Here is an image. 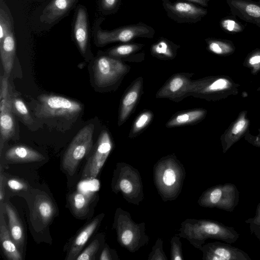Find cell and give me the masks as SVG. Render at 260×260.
I'll list each match as a JSON object with an SVG mask.
<instances>
[{"instance_id": "10", "label": "cell", "mask_w": 260, "mask_h": 260, "mask_svg": "<svg viewBox=\"0 0 260 260\" xmlns=\"http://www.w3.org/2000/svg\"><path fill=\"white\" fill-rule=\"evenodd\" d=\"M127 69L119 59L110 56H100L95 60L93 66L94 82L98 86H108L119 79Z\"/></svg>"}, {"instance_id": "45", "label": "cell", "mask_w": 260, "mask_h": 260, "mask_svg": "<svg viewBox=\"0 0 260 260\" xmlns=\"http://www.w3.org/2000/svg\"><path fill=\"white\" fill-rule=\"evenodd\" d=\"M188 2L192 3L195 4L201 5L203 7H207L208 2L210 0H185Z\"/></svg>"}, {"instance_id": "27", "label": "cell", "mask_w": 260, "mask_h": 260, "mask_svg": "<svg viewBox=\"0 0 260 260\" xmlns=\"http://www.w3.org/2000/svg\"><path fill=\"white\" fill-rule=\"evenodd\" d=\"M90 196L80 191H75L70 196L69 202L72 210L75 216L81 217L87 214Z\"/></svg>"}, {"instance_id": "17", "label": "cell", "mask_w": 260, "mask_h": 260, "mask_svg": "<svg viewBox=\"0 0 260 260\" xmlns=\"http://www.w3.org/2000/svg\"><path fill=\"white\" fill-rule=\"evenodd\" d=\"M16 48V40L12 22L9 25L4 38L0 40L1 62L4 70L7 75H9L13 68Z\"/></svg>"}, {"instance_id": "18", "label": "cell", "mask_w": 260, "mask_h": 260, "mask_svg": "<svg viewBox=\"0 0 260 260\" xmlns=\"http://www.w3.org/2000/svg\"><path fill=\"white\" fill-rule=\"evenodd\" d=\"M78 0H52L44 9L40 16L41 22L52 24L63 17Z\"/></svg>"}, {"instance_id": "42", "label": "cell", "mask_w": 260, "mask_h": 260, "mask_svg": "<svg viewBox=\"0 0 260 260\" xmlns=\"http://www.w3.org/2000/svg\"><path fill=\"white\" fill-rule=\"evenodd\" d=\"M7 184L11 189L14 191L26 190L28 187V184L23 180L14 178L9 179Z\"/></svg>"}, {"instance_id": "9", "label": "cell", "mask_w": 260, "mask_h": 260, "mask_svg": "<svg viewBox=\"0 0 260 260\" xmlns=\"http://www.w3.org/2000/svg\"><path fill=\"white\" fill-rule=\"evenodd\" d=\"M95 28V41L99 46L117 42L126 43L138 37L152 38L155 34L152 27L142 22L112 30H103L97 25Z\"/></svg>"}, {"instance_id": "15", "label": "cell", "mask_w": 260, "mask_h": 260, "mask_svg": "<svg viewBox=\"0 0 260 260\" xmlns=\"http://www.w3.org/2000/svg\"><path fill=\"white\" fill-rule=\"evenodd\" d=\"M247 112L242 111L221 137L223 152L225 153L248 132L249 120Z\"/></svg>"}, {"instance_id": "36", "label": "cell", "mask_w": 260, "mask_h": 260, "mask_svg": "<svg viewBox=\"0 0 260 260\" xmlns=\"http://www.w3.org/2000/svg\"><path fill=\"white\" fill-rule=\"evenodd\" d=\"M100 246L98 239H96L81 252L76 258V260H91L94 259L96 254Z\"/></svg>"}, {"instance_id": "25", "label": "cell", "mask_w": 260, "mask_h": 260, "mask_svg": "<svg viewBox=\"0 0 260 260\" xmlns=\"http://www.w3.org/2000/svg\"><path fill=\"white\" fill-rule=\"evenodd\" d=\"M141 82L137 81L124 96L119 114V122H123L131 112L139 98Z\"/></svg>"}, {"instance_id": "24", "label": "cell", "mask_w": 260, "mask_h": 260, "mask_svg": "<svg viewBox=\"0 0 260 260\" xmlns=\"http://www.w3.org/2000/svg\"><path fill=\"white\" fill-rule=\"evenodd\" d=\"M9 231L11 236L18 248L21 247L24 242V233L22 223L15 209L8 203L5 204Z\"/></svg>"}, {"instance_id": "30", "label": "cell", "mask_w": 260, "mask_h": 260, "mask_svg": "<svg viewBox=\"0 0 260 260\" xmlns=\"http://www.w3.org/2000/svg\"><path fill=\"white\" fill-rule=\"evenodd\" d=\"M206 41L208 49L219 55H229L235 50L233 43L229 40L208 38L206 39Z\"/></svg>"}, {"instance_id": "31", "label": "cell", "mask_w": 260, "mask_h": 260, "mask_svg": "<svg viewBox=\"0 0 260 260\" xmlns=\"http://www.w3.org/2000/svg\"><path fill=\"white\" fill-rule=\"evenodd\" d=\"M143 45L140 44H124L116 46L108 51L110 56L122 57L128 56L140 50Z\"/></svg>"}, {"instance_id": "14", "label": "cell", "mask_w": 260, "mask_h": 260, "mask_svg": "<svg viewBox=\"0 0 260 260\" xmlns=\"http://www.w3.org/2000/svg\"><path fill=\"white\" fill-rule=\"evenodd\" d=\"M56 211L51 199L45 193L37 194L34 202L30 213L33 222L40 223L46 227L52 220Z\"/></svg>"}, {"instance_id": "19", "label": "cell", "mask_w": 260, "mask_h": 260, "mask_svg": "<svg viewBox=\"0 0 260 260\" xmlns=\"http://www.w3.org/2000/svg\"><path fill=\"white\" fill-rule=\"evenodd\" d=\"M194 82L183 75L173 76L159 91L157 97L175 98L191 91Z\"/></svg>"}, {"instance_id": "3", "label": "cell", "mask_w": 260, "mask_h": 260, "mask_svg": "<svg viewBox=\"0 0 260 260\" xmlns=\"http://www.w3.org/2000/svg\"><path fill=\"white\" fill-rule=\"evenodd\" d=\"M112 228L119 244L131 252H137L148 244L145 223L135 222L131 214L121 208L116 210Z\"/></svg>"}, {"instance_id": "16", "label": "cell", "mask_w": 260, "mask_h": 260, "mask_svg": "<svg viewBox=\"0 0 260 260\" xmlns=\"http://www.w3.org/2000/svg\"><path fill=\"white\" fill-rule=\"evenodd\" d=\"M231 13L260 28V4L249 0H227Z\"/></svg>"}, {"instance_id": "5", "label": "cell", "mask_w": 260, "mask_h": 260, "mask_svg": "<svg viewBox=\"0 0 260 260\" xmlns=\"http://www.w3.org/2000/svg\"><path fill=\"white\" fill-rule=\"evenodd\" d=\"M82 109V105L76 101L59 95L42 94L38 98L35 115L41 118L69 119L78 115Z\"/></svg>"}, {"instance_id": "35", "label": "cell", "mask_w": 260, "mask_h": 260, "mask_svg": "<svg viewBox=\"0 0 260 260\" xmlns=\"http://www.w3.org/2000/svg\"><path fill=\"white\" fill-rule=\"evenodd\" d=\"M245 222L249 224L251 234L260 242V203L256 206L254 216L247 219Z\"/></svg>"}, {"instance_id": "43", "label": "cell", "mask_w": 260, "mask_h": 260, "mask_svg": "<svg viewBox=\"0 0 260 260\" xmlns=\"http://www.w3.org/2000/svg\"><path fill=\"white\" fill-rule=\"evenodd\" d=\"M99 259L100 260H118L119 258L115 250L110 248L107 244H105Z\"/></svg>"}, {"instance_id": "23", "label": "cell", "mask_w": 260, "mask_h": 260, "mask_svg": "<svg viewBox=\"0 0 260 260\" xmlns=\"http://www.w3.org/2000/svg\"><path fill=\"white\" fill-rule=\"evenodd\" d=\"M0 241L3 252L8 259L22 260V255L13 240L1 212L0 217Z\"/></svg>"}, {"instance_id": "37", "label": "cell", "mask_w": 260, "mask_h": 260, "mask_svg": "<svg viewBox=\"0 0 260 260\" xmlns=\"http://www.w3.org/2000/svg\"><path fill=\"white\" fill-rule=\"evenodd\" d=\"M148 260H168L163 249V240L158 238L148 254Z\"/></svg>"}, {"instance_id": "11", "label": "cell", "mask_w": 260, "mask_h": 260, "mask_svg": "<svg viewBox=\"0 0 260 260\" xmlns=\"http://www.w3.org/2000/svg\"><path fill=\"white\" fill-rule=\"evenodd\" d=\"M162 5L168 16L179 23H197L207 14L206 9L190 2L162 0Z\"/></svg>"}, {"instance_id": "2", "label": "cell", "mask_w": 260, "mask_h": 260, "mask_svg": "<svg viewBox=\"0 0 260 260\" xmlns=\"http://www.w3.org/2000/svg\"><path fill=\"white\" fill-rule=\"evenodd\" d=\"M185 176V168L175 155L163 157L154 165V183L164 202L173 201L178 197Z\"/></svg>"}, {"instance_id": "44", "label": "cell", "mask_w": 260, "mask_h": 260, "mask_svg": "<svg viewBox=\"0 0 260 260\" xmlns=\"http://www.w3.org/2000/svg\"><path fill=\"white\" fill-rule=\"evenodd\" d=\"M0 171V203L2 208L5 197L4 176L3 174L2 166Z\"/></svg>"}, {"instance_id": "46", "label": "cell", "mask_w": 260, "mask_h": 260, "mask_svg": "<svg viewBox=\"0 0 260 260\" xmlns=\"http://www.w3.org/2000/svg\"><path fill=\"white\" fill-rule=\"evenodd\" d=\"M257 91H260V86L257 88Z\"/></svg>"}, {"instance_id": "29", "label": "cell", "mask_w": 260, "mask_h": 260, "mask_svg": "<svg viewBox=\"0 0 260 260\" xmlns=\"http://www.w3.org/2000/svg\"><path fill=\"white\" fill-rule=\"evenodd\" d=\"M206 111L204 110H195L180 113L167 123L168 127H174L190 124L202 119Z\"/></svg>"}, {"instance_id": "7", "label": "cell", "mask_w": 260, "mask_h": 260, "mask_svg": "<svg viewBox=\"0 0 260 260\" xmlns=\"http://www.w3.org/2000/svg\"><path fill=\"white\" fill-rule=\"evenodd\" d=\"M240 193L231 183L218 184L205 190L199 197L198 204L206 208H216L232 212L239 203Z\"/></svg>"}, {"instance_id": "28", "label": "cell", "mask_w": 260, "mask_h": 260, "mask_svg": "<svg viewBox=\"0 0 260 260\" xmlns=\"http://www.w3.org/2000/svg\"><path fill=\"white\" fill-rule=\"evenodd\" d=\"M178 46L166 38H161L151 47L152 55L161 58H172Z\"/></svg>"}, {"instance_id": "6", "label": "cell", "mask_w": 260, "mask_h": 260, "mask_svg": "<svg viewBox=\"0 0 260 260\" xmlns=\"http://www.w3.org/2000/svg\"><path fill=\"white\" fill-rule=\"evenodd\" d=\"M94 125L88 124L81 129L67 149L62 160L63 169L70 175H73L93 146Z\"/></svg>"}, {"instance_id": "22", "label": "cell", "mask_w": 260, "mask_h": 260, "mask_svg": "<svg viewBox=\"0 0 260 260\" xmlns=\"http://www.w3.org/2000/svg\"><path fill=\"white\" fill-rule=\"evenodd\" d=\"M10 163H23L40 161L44 159L38 151L25 145H16L8 149L5 155Z\"/></svg>"}, {"instance_id": "39", "label": "cell", "mask_w": 260, "mask_h": 260, "mask_svg": "<svg viewBox=\"0 0 260 260\" xmlns=\"http://www.w3.org/2000/svg\"><path fill=\"white\" fill-rule=\"evenodd\" d=\"M152 116V114L150 112L147 111L142 113L134 123L133 133H137L144 128L150 122Z\"/></svg>"}, {"instance_id": "13", "label": "cell", "mask_w": 260, "mask_h": 260, "mask_svg": "<svg viewBox=\"0 0 260 260\" xmlns=\"http://www.w3.org/2000/svg\"><path fill=\"white\" fill-rule=\"evenodd\" d=\"M200 250L203 253V260H251L245 251L226 242L205 244Z\"/></svg>"}, {"instance_id": "1", "label": "cell", "mask_w": 260, "mask_h": 260, "mask_svg": "<svg viewBox=\"0 0 260 260\" xmlns=\"http://www.w3.org/2000/svg\"><path fill=\"white\" fill-rule=\"evenodd\" d=\"M178 235L200 249L208 239L232 244L239 238L234 228L211 219L187 218L181 223Z\"/></svg>"}, {"instance_id": "34", "label": "cell", "mask_w": 260, "mask_h": 260, "mask_svg": "<svg viewBox=\"0 0 260 260\" xmlns=\"http://www.w3.org/2000/svg\"><path fill=\"white\" fill-rule=\"evenodd\" d=\"M181 237L177 234L175 235L171 239V260H183Z\"/></svg>"}, {"instance_id": "21", "label": "cell", "mask_w": 260, "mask_h": 260, "mask_svg": "<svg viewBox=\"0 0 260 260\" xmlns=\"http://www.w3.org/2000/svg\"><path fill=\"white\" fill-rule=\"evenodd\" d=\"M104 216V214L99 215L86 225L78 234L71 246L66 259L74 260L76 259L88 240L99 225Z\"/></svg>"}, {"instance_id": "32", "label": "cell", "mask_w": 260, "mask_h": 260, "mask_svg": "<svg viewBox=\"0 0 260 260\" xmlns=\"http://www.w3.org/2000/svg\"><path fill=\"white\" fill-rule=\"evenodd\" d=\"M9 84L7 77L1 75L0 89V112L12 110L11 99L9 94Z\"/></svg>"}, {"instance_id": "40", "label": "cell", "mask_w": 260, "mask_h": 260, "mask_svg": "<svg viewBox=\"0 0 260 260\" xmlns=\"http://www.w3.org/2000/svg\"><path fill=\"white\" fill-rule=\"evenodd\" d=\"M248 67L251 68L252 72L256 73L260 71V49L253 51L246 60Z\"/></svg>"}, {"instance_id": "33", "label": "cell", "mask_w": 260, "mask_h": 260, "mask_svg": "<svg viewBox=\"0 0 260 260\" xmlns=\"http://www.w3.org/2000/svg\"><path fill=\"white\" fill-rule=\"evenodd\" d=\"M12 111L18 115L26 123H30L32 119L24 102L20 99H11Z\"/></svg>"}, {"instance_id": "38", "label": "cell", "mask_w": 260, "mask_h": 260, "mask_svg": "<svg viewBox=\"0 0 260 260\" xmlns=\"http://www.w3.org/2000/svg\"><path fill=\"white\" fill-rule=\"evenodd\" d=\"M220 26L223 30L229 33L241 32L243 27L237 21L230 18H225L220 21Z\"/></svg>"}, {"instance_id": "8", "label": "cell", "mask_w": 260, "mask_h": 260, "mask_svg": "<svg viewBox=\"0 0 260 260\" xmlns=\"http://www.w3.org/2000/svg\"><path fill=\"white\" fill-rule=\"evenodd\" d=\"M240 85L226 76L206 78L194 82L191 92L211 100H220L238 93Z\"/></svg>"}, {"instance_id": "20", "label": "cell", "mask_w": 260, "mask_h": 260, "mask_svg": "<svg viewBox=\"0 0 260 260\" xmlns=\"http://www.w3.org/2000/svg\"><path fill=\"white\" fill-rule=\"evenodd\" d=\"M73 35L81 52L85 54L88 43V25L86 10L82 6L79 7L77 12Z\"/></svg>"}, {"instance_id": "4", "label": "cell", "mask_w": 260, "mask_h": 260, "mask_svg": "<svg viewBox=\"0 0 260 260\" xmlns=\"http://www.w3.org/2000/svg\"><path fill=\"white\" fill-rule=\"evenodd\" d=\"M112 191L120 192L128 203L139 205L144 199L141 175L137 169L125 162H118L111 182Z\"/></svg>"}, {"instance_id": "12", "label": "cell", "mask_w": 260, "mask_h": 260, "mask_svg": "<svg viewBox=\"0 0 260 260\" xmlns=\"http://www.w3.org/2000/svg\"><path fill=\"white\" fill-rule=\"evenodd\" d=\"M112 142L109 133L103 131L100 134L94 150L88 159L83 169L82 178L92 179L95 178L112 149Z\"/></svg>"}, {"instance_id": "41", "label": "cell", "mask_w": 260, "mask_h": 260, "mask_svg": "<svg viewBox=\"0 0 260 260\" xmlns=\"http://www.w3.org/2000/svg\"><path fill=\"white\" fill-rule=\"evenodd\" d=\"M121 0H101L102 9L106 12H115L119 9Z\"/></svg>"}, {"instance_id": "26", "label": "cell", "mask_w": 260, "mask_h": 260, "mask_svg": "<svg viewBox=\"0 0 260 260\" xmlns=\"http://www.w3.org/2000/svg\"><path fill=\"white\" fill-rule=\"evenodd\" d=\"M15 132V122L12 110L1 112L0 114V151L2 153L4 143L11 138Z\"/></svg>"}]
</instances>
